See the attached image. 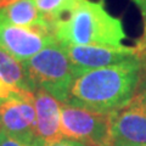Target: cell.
<instances>
[{"label": "cell", "instance_id": "12", "mask_svg": "<svg viewBox=\"0 0 146 146\" xmlns=\"http://www.w3.org/2000/svg\"><path fill=\"white\" fill-rule=\"evenodd\" d=\"M42 16L52 26L74 6L77 0H34Z\"/></svg>", "mask_w": 146, "mask_h": 146}, {"label": "cell", "instance_id": "5", "mask_svg": "<svg viewBox=\"0 0 146 146\" xmlns=\"http://www.w3.org/2000/svg\"><path fill=\"white\" fill-rule=\"evenodd\" d=\"M0 128L12 138L33 145L38 140L34 94L22 91L16 96L0 100Z\"/></svg>", "mask_w": 146, "mask_h": 146}, {"label": "cell", "instance_id": "9", "mask_svg": "<svg viewBox=\"0 0 146 146\" xmlns=\"http://www.w3.org/2000/svg\"><path fill=\"white\" fill-rule=\"evenodd\" d=\"M61 106L45 90L38 89L34 93V107L36 118V135L44 143H56L63 139L61 129Z\"/></svg>", "mask_w": 146, "mask_h": 146}, {"label": "cell", "instance_id": "3", "mask_svg": "<svg viewBox=\"0 0 146 146\" xmlns=\"http://www.w3.org/2000/svg\"><path fill=\"white\" fill-rule=\"evenodd\" d=\"M22 65L38 89L66 104L73 82L77 78L66 50L58 43L49 45Z\"/></svg>", "mask_w": 146, "mask_h": 146}, {"label": "cell", "instance_id": "14", "mask_svg": "<svg viewBox=\"0 0 146 146\" xmlns=\"http://www.w3.org/2000/svg\"><path fill=\"white\" fill-rule=\"evenodd\" d=\"M141 100L144 101L146 106V62H141V76H140V83L136 89V93Z\"/></svg>", "mask_w": 146, "mask_h": 146}, {"label": "cell", "instance_id": "1", "mask_svg": "<svg viewBox=\"0 0 146 146\" xmlns=\"http://www.w3.org/2000/svg\"><path fill=\"white\" fill-rule=\"evenodd\" d=\"M140 76L139 58L83 73L73 82L66 105L112 115L135 95Z\"/></svg>", "mask_w": 146, "mask_h": 146}, {"label": "cell", "instance_id": "6", "mask_svg": "<svg viewBox=\"0 0 146 146\" xmlns=\"http://www.w3.org/2000/svg\"><path fill=\"white\" fill-rule=\"evenodd\" d=\"M62 46V45H61ZM66 50L76 77L89 71L118 65L139 58L135 46H102V45H67Z\"/></svg>", "mask_w": 146, "mask_h": 146}, {"label": "cell", "instance_id": "20", "mask_svg": "<svg viewBox=\"0 0 146 146\" xmlns=\"http://www.w3.org/2000/svg\"><path fill=\"white\" fill-rule=\"evenodd\" d=\"M0 133H1V128H0Z\"/></svg>", "mask_w": 146, "mask_h": 146}, {"label": "cell", "instance_id": "19", "mask_svg": "<svg viewBox=\"0 0 146 146\" xmlns=\"http://www.w3.org/2000/svg\"><path fill=\"white\" fill-rule=\"evenodd\" d=\"M13 1H15V0H0V9L4 7V6H6V5H9V4L13 3Z\"/></svg>", "mask_w": 146, "mask_h": 146}, {"label": "cell", "instance_id": "7", "mask_svg": "<svg viewBox=\"0 0 146 146\" xmlns=\"http://www.w3.org/2000/svg\"><path fill=\"white\" fill-rule=\"evenodd\" d=\"M57 40L51 33L43 31L13 26L0 20V48L20 62L29 60Z\"/></svg>", "mask_w": 146, "mask_h": 146}, {"label": "cell", "instance_id": "17", "mask_svg": "<svg viewBox=\"0 0 146 146\" xmlns=\"http://www.w3.org/2000/svg\"><path fill=\"white\" fill-rule=\"evenodd\" d=\"M133 1L139 6L141 13H146V0H133Z\"/></svg>", "mask_w": 146, "mask_h": 146}, {"label": "cell", "instance_id": "10", "mask_svg": "<svg viewBox=\"0 0 146 146\" xmlns=\"http://www.w3.org/2000/svg\"><path fill=\"white\" fill-rule=\"evenodd\" d=\"M0 20L13 26L38 29L54 34V28L42 16L34 0H15L0 9Z\"/></svg>", "mask_w": 146, "mask_h": 146}, {"label": "cell", "instance_id": "15", "mask_svg": "<svg viewBox=\"0 0 146 146\" xmlns=\"http://www.w3.org/2000/svg\"><path fill=\"white\" fill-rule=\"evenodd\" d=\"M0 146H34V144L33 145L25 144L20 140L12 138V136L7 135L1 130V133H0Z\"/></svg>", "mask_w": 146, "mask_h": 146}, {"label": "cell", "instance_id": "2", "mask_svg": "<svg viewBox=\"0 0 146 146\" xmlns=\"http://www.w3.org/2000/svg\"><path fill=\"white\" fill-rule=\"evenodd\" d=\"M54 35L62 46H122L127 38L122 20L106 10L104 0H77L74 6L54 25Z\"/></svg>", "mask_w": 146, "mask_h": 146}, {"label": "cell", "instance_id": "11", "mask_svg": "<svg viewBox=\"0 0 146 146\" xmlns=\"http://www.w3.org/2000/svg\"><path fill=\"white\" fill-rule=\"evenodd\" d=\"M0 79L9 88L17 91L34 94L38 90L22 62L16 60L3 48H0Z\"/></svg>", "mask_w": 146, "mask_h": 146}, {"label": "cell", "instance_id": "18", "mask_svg": "<svg viewBox=\"0 0 146 146\" xmlns=\"http://www.w3.org/2000/svg\"><path fill=\"white\" fill-rule=\"evenodd\" d=\"M113 146H146V144H127V143H115Z\"/></svg>", "mask_w": 146, "mask_h": 146}, {"label": "cell", "instance_id": "13", "mask_svg": "<svg viewBox=\"0 0 146 146\" xmlns=\"http://www.w3.org/2000/svg\"><path fill=\"white\" fill-rule=\"evenodd\" d=\"M34 146H88L83 143H80L78 140H73V139H67V138H63L61 140L56 141V143H50V144H46L44 143L43 140H40L38 138V140L34 143Z\"/></svg>", "mask_w": 146, "mask_h": 146}, {"label": "cell", "instance_id": "16", "mask_svg": "<svg viewBox=\"0 0 146 146\" xmlns=\"http://www.w3.org/2000/svg\"><path fill=\"white\" fill-rule=\"evenodd\" d=\"M22 93V91H17V90H13L11 88L4 83V82L0 79V100H5V99H10L12 96H16L17 94ZM26 93V91H25Z\"/></svg>", "mask_w": 146, "mask_h": 146}, {"label": "cell", "instance_id": "4", "mask_svg": "<svg viewBox=\"0 0 146 146\" xmlns=\"http://www.w3.org/2000/svg\"><path fill=\"white\" fill-rule=\"evenodd\" d=\"M61 129L63 138L78 140L88 146H113L110 115L62 104Z\"/></svg>", "mask_w": 146, "mask_h": 146}, {"label": "cell", "instance_id": "8", "mask_svg": "<svg viewBox=\"0 0 146 146\" xmlns=\"http://www.w3.org/2000/svg\"><path fill=\"white\" fill-rule=\"evenodd\" d=\"M110 119L113 143L146 144V106L138 94Z\"/></svg>", "mask_w": 146, "mask_h": 146}]
</instances>
